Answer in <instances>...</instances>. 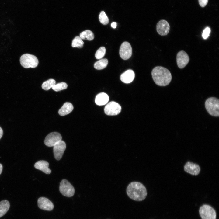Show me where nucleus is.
I'll return each mask as SVG.
<instances>
[{
    "label": "nucleus",
    "instance_id": "1a4fd4ad",
    "mask_svg": "<svg viewBox=\"0 0 219 219\" xmlns=\"http://www.w3.org/2000/svg\"><path fill=\"white\" fill-rule=\"evenodd\" d=\"M132 54V49L130 44L127 42H123L121 45L119 50L121 58L124 60L128 59Z\"/></svg>",
    "mask_w": 219,
    "mask_h": 219
},
{
    "label": "nucleus",
    "instance_id": "6ab92c4d",
    "mask_svg": "<svg viewBox=\"0 0 219 219\" xmlns=\"http://www.w3.org/2000/svg\"><path fill=\"white\" fill-rule=\"evenodd\" d=\"M9 207L10 203L7 200H4L0 202V217L6 213Z\"/></svg>",
    "mask_w": 219,
    "mask_h": 219
},
{
    "label": "nucleus",
    "instance_id": "dca6fc26",
    "mask_svg": "<svg viewBox=\"0 0 219 219\" xmlns=\"http://www.w3.org/2000/svg\"><path fill=\"white\" fill-rule=\"evenodd\" d=\"M49 164L47 162L44 160H40L36 162L34 164L35 168L42 171L47 174H49L51 172V170L49 168Z\"/></svg>",
    "mask_w": 219,
    "mask_h": 219
},
{
    "label": "nucleus",
    "instance_id": "a878e982",
    "mask_svg": "<svg viewBox=\"0 0 219 219\" xmlns=\"http://www.w3.org/2000/svg\"><path fill=\"white\" fill-rule=\"evenodd\" d=\"M106 50L104 47H101L96 51L95 54V57L98 59L103 58L105 55Z\"/></svg>",
    "mask_w": 219,
    "mask_h": 219
},
{
    "label": "nucleus",
    "instance_id": "ddd939ff",
    "mask_svg": "<svg viewBox=\"0 0 219 219\" xmlns=\"http://www.w3.org/2000/svg\"><path fill=\"white\" fill-rule=\"evenodd\" d=\"M184 169L186 172L193 175H198L200 171V168L198 164L189 161L186 163Z\"/></svg>",
    "mask_w": 219,
    "mask_h": 219
},
{
    "label": "nucleus",
    "instance_id": "bb28decb",
    "mask_svg": "<svg viewBox=\"0 0 219 219\" xmlns=\"http://www.w3.org/2000/svg\"><path fill=\"white\" fill-rule=\"evenodd\" d=\"M210 32V28L208 27H206L203 31L202 35L203 38L205 39L207 38L209 36Z\"/></svg>",
    "mask_w": 219,
    "mask_h": 219
},
{
    "label": "nucleus",
    "instance_id": "f03ea898",
    "mask_svg": "<svg viewBox=\"0 0 219 219\" xmlns=\"http://www.w3.org/2000/svg\"><path fill=\"white\" fill-rule=\"evenodd\" d=\"M128 196L131 199L137 201L144 200L147 195L145 186L141 183L137 182H130L126 189Z\"/></svg>",
    "mask_w": 219,
    "mask_h": 219
},
{
    "label": "nucleus",
    "instance_id": "7c9ffc66",
    "mask_svg": "<svg viewBox=\"0 0 219 219\" xmlns=\"http://www.w3.org/2000/svg\"><path fill=\"white\" fill-rule=\"evenodd\" d=\"M2 170V165L0 163V175L1 173Z\"/></svg>",
    "mask_w": 219,
    "mask_h": 219
},
{
    "label": "nucleus",
    "instance_id": "9d476101",
    "mask_svg": "<svg viewBox=\"0 0 219 219\" xmlns=\"http://www.w3.org/2000/svg\"><path fill=\"white\" fill-rule=\"evenodd\" d=\"M53 147V152L55 159L60 160L62 157L66 148V144L65 142L61 140Z\"/></svg>",
    "mask_w": 219,
    "mask_h": 219
},
{
    "label": "nucleus",
    "instance_id": "cd10ccee",
    "mask_svg": "<svg viewBox=\"0 0 219 219\" xmlns=\"http://www.w3.org/2000/svg\"><path fill=\"white\" fill-rule=\"evenodd\" d=\"M208 0H198L200 5L202 7L206 6L207 4Z\"/></svg>",
    "mask_w": 219,
    "mask_h": 219
},
{
    "label": "nucleus",
    "instance_id": "f257e3e1",
    "mask_svg": "<svg viewBox=\"0 0 219 219\" xmlns=\"http://www.w3.org/2000/svg\"><path fill=\"white\" fill-rule=\"evenodd\" d=\"M151 74L154 82L159 86H167L172 79V75L169 70L162 66L155 67L152 70Z\"/></svg>",
    "mask_w": 219,
    "mask_h": 219
},
{
    "label": "nucleus",
    "instance_id": "0eeeda50",
    "mask_svg": "<svg viewBox=\"0 0 219 219\" xmlns=\"http://www.w3.org/2000/svg\"><path fill=\"white\" fill-rule=\"evenodd\" d=\"M121 109V107L118 103L112 101L106 106L104 108V112L106 114L108 115L114 116L119 113Z\"/></svg>",
    "mask_w": 219,
    "mask_h": 219
},
{
    "label": "nucleus",
    "instance_id": "2eb2a0df",
    "mask_svg": "<svg viewBox=\"0 0 219 219\" xmlns=\"http://www.w3.org/2000/svg\"><path fill=\"white\" fill-rule=\"evenodd\" d=\"M135 77V73L132 70L129 69L120 75V80L123 82L125 83H129L134 79Z\"/></svg>",
    "mask_w": 219,
    "mask_h": 219
},
{
    "label": "nucleus",
    "instance_id": "423d86ee",
    "mask_svg": "<svg viewBox=\"0 0 219 219\" xmlns=\"http://www.w3.org/2000/svg\"><path fill=\"white\" fill-rule=\"evenodd\" d=\"M199 214L202 219H216L215 210L207 205H203L199 209Z\"/></svg>",
    "mask_w": 219,
    "mask_h": 219
},
{
    "label": "nucleus",
    "instance_id": "b1692460",
    "mask_svg": "<svg viewBox=\"0 0 219 219\" xmlns=\"http://www.w3.org/2000/svg\"><path fill=\"white\" fill-rule=\"evenodd\" d=\"M99 19L100 23L104 25L108 24L109 22V19L103 11H102L100 13L99 16Z\"/></svg>",
    "mask_w": 219,
    "mask_h": 219
},
{
    "label": "nucleus",
    "instance_id": "4be33fe9",
    "mask_svg": "<svg viewBox=\"0 0 219 219\" xmlns=\"http://www.w3.org/2000/svg\"><path fill=\"white\" fill-rule=\"evenodd\" d=\"M84 42L80 36H77L72 41L71 46L73 47L81 48L83 46Z\"/></svg>",
    "mask_w": 219,
    "mask_h": 219
},
{
    "label": "nucleus",
    "instance_id": "7ed1b4c3",
    "mask_svg": "<svg viewBox=\"0 0 219 219\" xmlns=\"http://www.w3.org/2000/svg\"><path fill=\"white\" fill-rule=\"evenodd\" d=\"M206 109L211 116L218 117L219 116V99L215 97L208 98L205 103Z\"/></svg>",
    "mask_w": 219,
    "mask_h": 219
},
{
    "label": "nucleus",
    "instance_id": "412c9836",
    "mask_svg": "<svg viewBox=\"0 0 219 219\" xmlns=\"http://www.w3.org/2000/svg\"><path fill=\"white\" fill-rule=\"evenodd\" d=\"M108 64V61L107 59H103L95 62L94 66L97 70H101L105 68Z\"/></svg>",
    "mask_w": 219,
    "mask_h": 219
},
{
    "label": "nucleus",
    "instance_id": "f8f14e48",
    "mask_svg": "<svg viewBox=\"0 0 219 219\" xmlns=\"http://www.w3.org/2000/svg\"><path fill=\"white\" fill-rule=\"evenodd\" d=\"M156 30L160 35L162 36L166 35L169 31V25L166 20L164 19L161 20L157 23Z\"/></svg>",
    "mask_w": 219,
    "mask_h": 219
},
{
    "label": "nucleus",
    "instance_id": "6e6552de",
    "mask_svg": "<svg viewBox=\"0 0 219 219\" xmlns=\"http://www.w3.org/2000/svg\"><path fill=\"white\" fill-rule=\"evenodd\" d=\"M62 137L57 132H53L48 134L44 140V144L48 147H53L61 140Z\"/></svg>",
    "mask_w": 219,
    "mask_h": 219
},
{
    "label": "nucleus",
    "instance_id": "c85d7f7f",
    "mask_svg": "<svg viewBox=\"0 0 219 219\" xmlns=\"http://www.w3.org/2000/svg\"><path fill=\"white\" fill-rule=\"evenodd\" d=\"M116 23L115 22H113L111 24V27L114 29H115L116 27Z\"/></svg>",
    "mask_w": 219,
    "mask_h": 219
},
{
    "label": "nucleus",
    "instance_id": "aec40b11",
    "mask_svg": "<svg viewBox=\"0 0 219 219\" xmlns=\"http://www.w3.org/2000/svg\"><path fill=\"white\" fill-rule=\"evenodd\" d=\"M80 37L82 39L91 41L94 39V36L92 31L89 30H86L80 33Z\"/></svg>",
    "mask_w": 219,
    "mask_h": 219
},
{
    "label": "nucleus",
    "instance_id": "20e7f679",
    "mask_svg": "<svg viewBox=\"0 0 219 219\" xmlns=\"http://www.w3.org/2000/svg\"><path fill=\"white\" fill-rule=\"evenodd\" d=\"M20 61L21 65L25 68H36L39 63L38 59L35 56L29 54L23 55L20 58Z\"/></svg>",
    "mask_w": 219,
    "mask_h": 219
},
{
    "label": "nucleus",
    "instance_id": "393cba45",
    "mask_svg": "<svg viewBox=\"0 0 219 219\" xmlns=\"http://www.w3.org/2000/svg\"><path fill=\"white\" fill-rule=\"evenodd\" d=\"M67 87V84L66 83L61 82L55 84L52 88L54 91L58 92L66 89Z\"/></svg>",
    "mask_w": 219,
    "mask_h": 219
},
{
    "label": "nucleus",
    "instance_id": "c756f323",
    "mask_svg": "<svg viewBox=\"0 0 219 219\" xmlns=\"http://www.w3.org/2000/svg\"><path fill=\"white\" fill-rule=\"evenodd\" d=\"M3 135V130L2 128L0 127V139L2 138Z\"/></svg>",
    "mask_w": 219,
    "mask_h": 219
},
{
    "label": "nucleus",
    "instance_id": "f3484780",
    "mask_svg": "<svg viewBox=\"0 0 219 219\" xmlns=\"http://www.w3.org/2000/svg\"><path fill=\"white\" fill-rule=\"evenodd\" d=\"M109 100L108 95L104 92L100 93L97 94L95 98L96 103L99 106H102L106 104Z\"/></svg>",
    "mask_w": 219,
    "mask_h": 219
},
{
    "label": "nucleus",
    "instance_id": "5701e85b",
    "mask_svg": "<svg viewBox=\"0 0 219 219\" xmlns=\"http://www.w3.org/2000/svg\"><path fill=\"white\" fill-rule=\"evenodd\" d=\"M55 84V81L54 79H50L43 83L42 88L44 90H48L52 88Z\"/></svg>",
    "mask_w": 219,
    "mask_h": 219
},
{
    "label": "nucleus",
    "instance_id": "4468645a",
    "mask_svg": "<svg viewBox=\"0 0 219 219\" xmlns=\"http://www.w3.org/2000/svg\"><path fill=\"white\" fill-rule=\"evenodd\" d=\"M37 203L39 207L42 210L50 211L54 207L52 203L48 199L44 197L39 198L37 200Z\"/></svg>",
    "mask_w": 219,
    "mask_h": 219
},
{
    "label": "nucleus",
    "instance_id": "9b49d317",
    "mask_svg": "<svg viewBox=\"0 0 219 219\" xmlns=\"http://www.w3.org/2000/svg\"><path fill=\"white\" fill-rule=\"evenodd\" d=\"M176 58L177 66L180 69L184 68L189 61L188 55L183 50L180 51L178 53Z\"/></svg>",
    "mask_w": 219,
    "mask_h": 219
},
{
    "label": "nucleus",
    "instance_id": "39448f33",
    "mask_svg": "<svg viewBox=\"0 0 219 219\" xmlns=\"http://www.w3.org/2000/svg\"><path fill=\"white\" fill-rule=\"evenodd\" d=\"M59 191L63 195L68 197L73 196L75 193V189L73 186L65 179H63L61 181Z\"/></svg>",
    "mask_w": 219,
    "mask_h": 219
},
{
    "label": "nucleus",
    "instance_id": "a211bd4d",
    "mask_svg": "<svg viewBox=\"0 0 219 219\" xmlns=\"http://www.w3.org/2000/svg\"><path fill=\"white\" fill-rule=\"evenodd\" d=\"M74 108L72 104L69 102L65 103L58 111L59 114L64 116L70 113Z\"/></svg>",
    "mask_w": 219,
    "mask_h": 219
}]
</instances>
